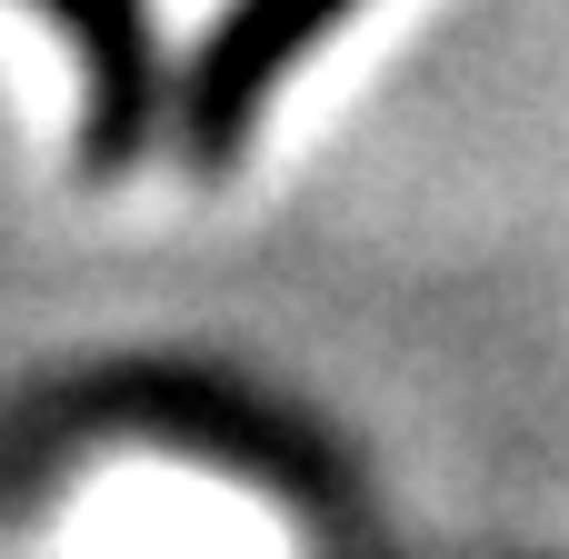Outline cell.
Here are the masks:
<instances>
[{"label":"cell","mask_w":569,"mask_h":559,"mask_svg":"<svg viewBox=\"0 0 569 559\" xmlns=\"http://www.w3.org/2000/svg\"><path fill=\"white\" fill-rule=\"evenodd\" d=\"M70 50H80V170L110 180L140 160L150 120H160V40H150V0H40Z\"/></svg>","instance_id":"2"},{"label":"cell","mask_w":569,"mask_h":559,"mask_svg":"<svg viewBox=\"0 0 569 559\" xmlns=\"http://www.w3.org/2000/svg\"><path fill=\"white\" fill-rule=\"evenodd\" d=\"M340 10L350 0H230L210 20V40H200V60L180 80V150H190L200 180H220L250 150V120L270 110V80L300 50H320Z\"/></svg>","instance_id":"1"}]
</instances>
